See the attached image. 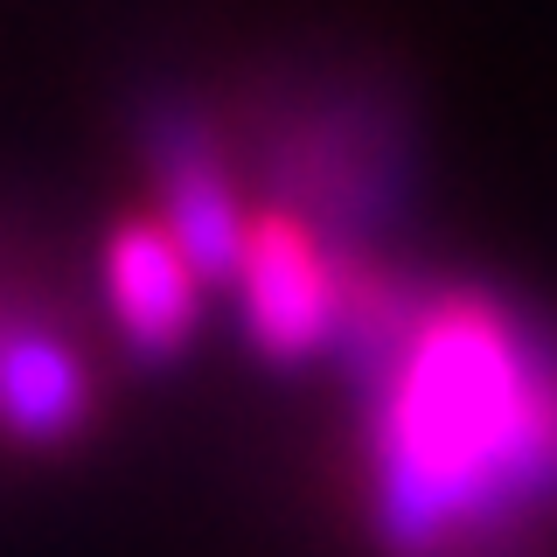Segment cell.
<instances>
[{"mask_svg":"<svg viewBox=\"0 0 557 557\" xmlns=\"http://www.w3.org/2000/svg\"><path fill=\"white\" fill-rule=\"evenodd\" d=\"M0 342H8V335H0Z\"/></svg>","mask_w":557,"mask_h":557,"instance_id":"cell-6","label":"cell"},{"mask_svg":"<svg viewBox=\"0 0 557 557\" xmlns=\"http://www.w3.org/2000/svg\"><path fill=\"white\" fill-rule=\"evenodd\" d=\"M161 182H168V237L188 258V272L196 278L231 272L244 258V223H237V202H231L216 153H209V139L188 119L161 126Z\"/></svg>","mask_w":557,"mask_h":557,"instance_id":"cell-3","label":"cell"},{"mask_svg":"<svg viewBox=\"0 0 557 557\" xmlns=\"http://www.w3.org/2000/svg\"><path fill=\"white\" fill-rule=\"evenodd\" d=\"M342 335L370 370L376 530L397 557H495L557 516V335L446 293L405 307L342 278Z\"/></svg>","mask_w":557,"mask_h":557,"instance_id":"cell-1","label":"cell"},{"mask_svg":"<svg viewBox=\"0 0 557 557\" xmlns=\"http://www.w3.org/2000/svg\"><path fill=\"white\" fill-rule=\"evenodd\" d=\"M112 313L133 335V348H147V356L182 348L188 321H196V272H188V258L174 251L168 231H147V223L119 231V244H112Z\"/></svg>","mask_w":557,"mask_h":557,"instance_id":"cell-4","label":"cell"},{"mask_svg":"<svg viewBox=\"0 0 557 557\" xmlns=\"http://www.w3.org/2000/svg\"><path fill=\"white\" fill-rule=\"evenodd\" d=\"M244 307H251V335L265 356L300 362L321 342L342 335V278L335 258L307 237L300 216H258L244 231Z\"/></svg>","mask_w":557,"mask_h":557,"instance_id":"cell-2","label":"cell"},{"mask_svg":"<svg viewBox=\"0 0 557 557\" xmlns=\"http://www.w3.org/2000/svg\"><path fill=\"white\" fill-rule=\"evenodd\" d=\"M84 405H91V391H84L77 362L57 342H42V335L0 342V418L22 440H63V432H77Z\"/></svg>","mask_w":557,"mask_h":557,"instance_id":"cell-5","label":"cell"}]
</instances>
